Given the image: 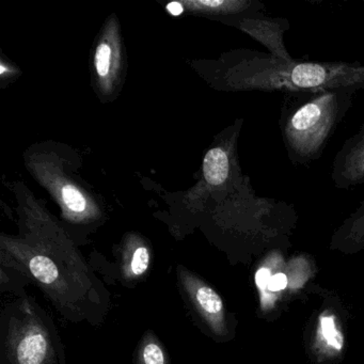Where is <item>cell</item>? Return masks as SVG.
Listing matches in <instances>:
<instances>
[{
	"label": "cell",
	"mask_w": 364,
	"mask_h": 364,
	"mask_svg": "<svg viewBox=\"0 0 364 364\" xmlns=\"http://www.w3.org/2000/svg\"><path fill=\"white\" fill-rule=\"evenodd\" d=\"M355 89L328 88L283 93L278 124L289 161L310 166L323 156L353 105Z\"/></svg>",
	"instance_id": "obj_1"
},
{
	"label": "cell",
	"mask_w": 364,
	"mask_h": 364,
	"mask_svg": "<svg viewBox=\"0 0 364 364\" xmlns=\"http://www.w3.org/2000/svg\"><path fill=\"white\" fill-rule=\"evenodd\" d=\"M237 86L263 92L364 89V65L359 63L281 60L268 53L249 52L237 68Z\"/></svg>",
	"instance_id": "obj_2"
},
{
	"label": "cell",
	"mask_w": 364,
	"mask_h": 364,
	"mask_svg": "<svg viewBox=\"0 0 364 364\" xmlns=\"http://www.w3.org/2000/svg\"><path fill=\"white\" fill-rule=\"evenodd\" d=\"M312 265L308 255H294L287 261L282 251L270 250L255 276L262 312L274 310L279 304L301 289L312 277Z\"/></svg>",
	"instance_id": "obj_3"
},
{
	"label": "cell",
	"mask_w": 364,
	"mask_h": 364,
	"mask_svg": "<svg viewBox=\"0 0 364 364\" xmlns=\"http://www.w3.org/2000/svg\"><path fill=\"white\" fill-rule=\"evenodd\" d=\"M10 364H54L55 349L48 329L28 306L10 323L7 338Z\"/></svg>",
	"instance_id": "obj_4"
},
{
	"label": "cell",
	"mask_w": 364,
	"mask_h": 364,
	"mask_svg": "<svg viewBox=\"0 0 364 364\" xmlns=\"http://www.w3.org/2000/svg\"><path fill=\"white\" fill-rule=\"evenodd\" d=\"M178 281L191 306L217 338L228 336L227 311L223 298L199 276L182 265L178 267Z\"/></svg>",
	"instance_id": "obj_5"
},
{
	"label": "cell",
	"mask_w": 364,
	"mask_h": 364,
	"mask_svg": "<svg viewBox=\"0 0 364 364\" xmlns=\"http://www.w3.org/2000/svg\"><path fill=\"white\" fill-rule=\"evenodd\" d=\"M346 345L344 323L333 306L326 304L317 315L311 338V351L317 363L333 362L343 357Z\"/></svg>",
	"instance_id": "obj_6"
},
{
	"label": "cell",
	"mask_w": 364,
	"mask_h": 364,
	"mask_svg": "<svg viewBox=\"0 0 364 364\" xmlns=\"http://www.w3.org/2000/svg\"><path fill=\"white\" fill-rule=\"evenodd\" d=\"M238 26L263 44L268 54L281 60L291 61L293 57L284 43V36L291 28L289 21L285 18H272L263 12L244 14L238 21Z\"/></svg>",
	"instance_id": "obj_7"
},
{
	"label": "cell",
	"mask_w": 364,
	"mask_h": 364,
	"mask_svg": "<svg viewBox=\"0 0 364 364\" xmlns=\"http://www.w3.org/2000/svg\"><path fill=\"white\" fill-rule=\"evenodd\" d=\"M331 180L336 188L343 191L363 184L364 123L336 152L332 163Z\"/></svg>",
	"instance_id": "obj_8"
},
{
	"label": "cell",
	"mask_w": 364,
	"mask_h": 364,
	"mask_svg": "<svg viewBox=\"0 0 364 364\" xmlns=\"http://www.w3.org/2000/svg\"><path fill=\"white\" fill-rule=\"evenodd\" d=\"M330 250L353 255L364 249V200L334 231Z\"/></svg>",
	"instance_id": "obj_9"
},
{
	"label": "cell",
	"mask_w": 364,
	"mask_h": 364,
	"mask_svg": "<svg viewBox=\"0 0 364 364\" xmlns=\"http://www.w3.org/2000/svg\"><path fill=\"white\" fill-rule=\"evenodd\" d=\"M233 164L229 153L221 148L210 149L203 159V174L206 183L213 187H221L227 184L233 176Z\"/></svg>",
	"instance_id": "obj_10"
},
{
	"label": "cell",
	"mask_w": 364,
	"mask_h": 364,
	"mask_svg": "<svg viewBox=\"0 0 364 364\" xmlns=\"http://www.w3.org/2000/svg\"><path fill=\"white\" fill-rule=\"evenodd\" d=\"M150 263L151 252L146 245L135 242L127 246L121 265L123 278L129 281L141 278L148 272Z\"/></svg>",
	"instance_id": "obj_11"
},
{
	"label": "cell",
	"mask_w": 364,
	"mask_h": 364,
	"mask_svg": "<svg viewBox=\"0 0 364 364\" xmlns=\"http://www.w3.org/2000/svg\"><path fill=\"white\" fill-rule=\"evenodd\" d=\"M136 364H169L167 353L155 334L151 332L144 334L140 343Z\"/></svg>",
	"instance_id": "obj_12"
},
{
	"label": "cell",
	"mask_w": 364,
	"mask_h": 364,
	"mask_svg": "<svg viewBox=\"0 0 364 364\" xmlns=\"http://www.w3.org/2000/svg\"><path fill=\"white\" fill-rule=\"evenodd\" d=\"M61 198L65 208L74 214L82 215L87 210L86 199L76 187L70 186V185L63 187L61 191Z\"/></svg>",
	"instance_id": "obj_13"
},
{
	"label": "cell",
	"mask_w": 364,
	"mask_h": 364,
	"mask_svg": "<svg viewBox=\"0 0 364 364\" xmlns=\"http://www.w3.org/2000/svg\"><path fill=\"white\" fill-rule=\"evenodd\" d=\"M112 48L107 43H101L95 50V69L100 77L108 75L112 61Z\"/></svg>",
	"instance_id": "obj_14"
},
{
	"label": "cell",
	"mask_w": 364,
	"mask_h": 364,
	"mask_svg": "<svg viewBox=\"0 0 364 364\" xmlns=\"http://www.w3.org/2000/svg\"><path fill=\"white\" fill-rule=\"evenodd\" d=\"M167 10L172 16H178L183 14L184 8H183L182 4L178 3V1H173V3L168 4Z\"/></svg>",
	"instance_id": "obj_15"
}]
</instances>
